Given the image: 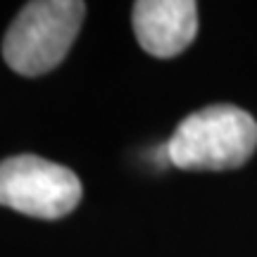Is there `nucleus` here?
I'll use <instances>...</instances> for the list:
<instances>
[{"label":"nucleus","instance_id":"obj_2","mask_svg":"<svg viewBox=\"0 0 257 257\" xmlns=\"http://www.w3.org/2000/svg\"><path fill=\"white\" fill-rule=\"evenodd\" d=\"M86 17L81 0L27 3L3 38V57L12 72L41 76L62 62Z\"/></svg>","mask_w":257,"mask_h":257},{"label":"nucleus","instance_id":"obj_1","mask_svg":"<svg viewBox=\"0 0 257 257\" xmlns=\"http://www.w3.org/2000/svg\"><path fill=\"white\" fill-rule=\"evenodd\" d=\"M257 150V121L236 105H210L188 114L167 141L169 165L193 172L238 169Z\"/></svg>","mask_w":257,"mask_h":257},{"label":"nucleus","instance_id":"obj_3","mask_svg":"<svg viewBox=\"0 0 257 257\" xmlns=\"http://www.w3.org/2000/svg\"><path fill=\"white\" fill-rule=\"evenodd\" d=\"M81 181L69 167L38 155H15L0 162V205L36 217L62 219L81 200Z\"/></svg>","mask_w":257,"mask_h":257},{"label":"nucleus","instance_id":"obj_4","mask_svg":"<svg viewBox=\"0 0 257 257\" xmlns=\"http://www.w3.org/2000/svg\"><path fill=\"white\" fill-rule=\"evenodd\" d=\"M138 46L153 57L181 55L198 34L195 0H138L131 12Z\"/></svg>","mask_w":257,"mask_h":257}]
</instances>
